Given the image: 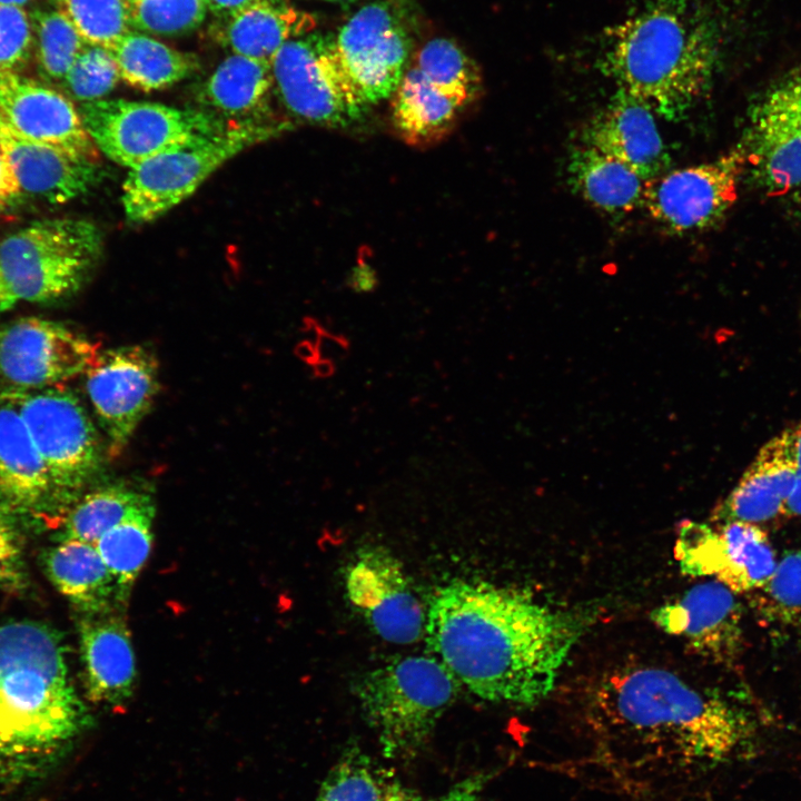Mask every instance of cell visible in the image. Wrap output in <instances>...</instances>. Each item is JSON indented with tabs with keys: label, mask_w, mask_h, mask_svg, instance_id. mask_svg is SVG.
<instances>
[{
	"label": "cell",
	"mask_w": 801,
	"mask_h": 801,
	"mask_svg": "<svg viewBox=\"0 0 801 801\" xmlns=\"http://www.w3.org/2000/svg\"><path fill=\"white\" fill-rule=\"evenodd\" d=\"M577 613L530 592L485 581L454 580L426 611L432 655L477 698L517 706L544 700L577 644Z\"/></svg>",
	"instance_id": "cell-1"
},
{
	"label": "cell",
	"mask_w": 801,
	"mask_h": 801,
	"mask_svg": "<svg viewBox=\"0 0 801 801\" xmlns=\"http://www.w3.org/2000/svg\"><path fill=\"white\" fill-rule=\"evenodd\" d=\"M586 711L594 730L632 750L635 760L675 771L728 763L755 732L736 704L651 665L605 672L589 691Z\"/></svg>",
	"instance_id": "cell-2"
},
{
	"label": "cell",
	"mask_w": 801,
	"mask_h": 801,
	"mask_svg": "<svg viewBox=\"0 0 801 801\" xmlns=\"http://www.w3.org/2000/svg\"><path fill=\"white\" fill-rule=\"evenodd\" d=\"M88 721L59 635L31 621L0 625V788L42 774Z\"/></svg>",
	"instance_id": "cell-3"
},
{
	"label": "cell",
	"mask_w": 801,
	"mask_h": 801,
	"mask_svg": "<svg viewBox=\"0 0 801 801\" xmlns=\"http://www.w3.org/2000/svg\"><path fill=\"white\" fill-rule=\"evenodd\" d=\"M715 27L686 0H652L606 37L604 71L655 116L679 121L711 87Z\"/></svg>",
	"instance_id": "cell-4"
},
{
	"label": "cell",
	"mask_w": 801,
	"mask_h": 801,
	"mask_svg": "<svg viewBox=\"0 0 801 801\" xmlns=\"http://www.w3.org/2000/svg\"><path fill=\"white\" fill-rule=\"evenodd\" d=\"M458 682L433 655H407L364 672L353 692L386 756L418 751L453 704Z\"/></svg>",
	"instance_id": "cell-5"
},
{
	"label": "cell",
	"mask_w": 801,
	"mask_h": 801,
	"mask_svg": "<svg viewBox=\"0 0 801 801\" xmlns=\"http://www.w3.org/2000/svg\"><path fill=\"white\" fill-rule=\"evenodd\" d=\"M102 235L82 218H47L0 240V266L18 300L52 303L78 291L102 253Z\"/></svg>",
	"instance_id": "cell-6"
},
{
	"label": "cell",
	"mask_w": 801,
	"mask_h": 801,
	"mask_svg": "<svg viewBox=\"0 0 801 801\" xmlns=\"http://www.w3.org/2000/svg\"><path fill=\"white\" fill-rule=\"evenodd\" d=\"M0 393L21 415L66 515L102 471L103 447L93 422L63 385Z\"/></svg>",
	"instance_id": "cell-7"
},
{
	"label": "cell",
	"mask_w": 801,
	"mask_h": 801,
	"mask_svg": "<svg viewBox=\"0 0 801 801\" xmlns=\"http://www.w3.org/2000/svg\"><path fill=\"white\" fill-rule=\"evenodd\" d=\"M284 120L231 121L220 134L155 156L131 168L122 185L127 218L152 221L189 197L226 161L281 134Z\"/></svg>",
	"instance_id": "cell-8"
},
{
	"label": "cell",
	"mask_w": 801,
	"mask_h": 801,
	"mask_svg": "<svg viewBox=\"0 0 801 801\" xmlns=\"http://www.w3.org/2000/svg\"><path fill=\"white\" fill-rule=\"evenodd\" d=\"M79 112L96 147L130 169L168 150L211 138L230 123L209 110L123 99L85 102Z\"/></svg>",
	"instance_id": "cell-9"
},
{
	"label": "cell",
	"mask_w": 801,
	"mask_h": 801,
	"mask_svg": "<svg viewBox=\"0 0 801 801\" xmlns=\"http://www.w3.org/2000/svg\"><path fill=\"white\" fill-rule=\"evenodd\" d=\"M271 72L286 109L313 125L346 126L367 110L344 70L333 34L309 32L288 41L274 57Z\"/></svg>",
	"instance_id": "cell-10"
},
{
	"label": "cell",
	"mask_w": 801,
	"mask_h": 801,
	"mask_svg": "<svg viewBox=\"0 0 801 801\" xmlns=\"http://www.w3.org/2000/svg\"><path fill=\"white\" fill-rule=\"evenodd\" d=\"M745 170L746 155L739 144L711 161L645 181L642 206L666 234L705 230L734 205Z\"/></svg>",
	"instance_id": "cell-11"
},
{
	"label": "cell",
	"mask_w": 801,
	"mask_h": 801,
	"mask_svg": "<svg viewBox=\"0 0 801 801\" xmlns=\"http://www.w3.org/2000/svg\"><path fill=\"white\" fill-rule=\"evenodd\" d=\"M99 347L66 325L22 317L0 326L2 390L46 388L86 374Z\"/></svg>",
	"instance_id": "cell-12"
},
{
	"label": "cell",
	"mask_w": 801,
	"mask_h": 801,
	"mask_svg": "<svg viewBox=\"0 0 801 801\" xmlns=\"http://www.w3.org/2000/svg\"><path fill=\"white\" fill-rule=\"evenodd\" d=\"M740 144L746 169L765 191L791 194L801 186V63L755 101Z\"/></svg>",
	"instance_id": "cell-13"
},
{
	"label": "cell",
	"mask_w": 801,
	"mask_h": 801,
	"mask_svg": "<svg viewBox=\"0 0 801 801\" xmlns=\"http://www.w3.org/2000/svg\"><path fill=\"white\" fill-rule=\"evenodd\" d=\"M674 555L685 575L713 577L736 594L761 586L778 563L767 533L759 524L743 521L719 523L715 527L684 522Z\"/></svg>",
	"instance_id": "cell-14"
},
{
	"label": "cell",
	"mask_w": 801,
	"mask_h": 801,
	"mask_svg": "<svg viewBox=\"0 0 801 801\" xmlns=\"http://www.w3.org/2000/svg\"><path fill=\"white\" fill-rule=\"evenodd\" d=\"M156 357L138 345L99 352L87 370L86 390L107 437L108 455L127 446L159 390Z\"/></svg>",
	"instance_id": "cell-15"
},
{
	"label": "cell",
	"mask_w": 801,
	"mask_h": 801,
	"mask_svg": "<svg viewBox=\"0 0 801 801\" xmlns=\"http://www.w3.org/2000/svg\"><path fill=\"white\" fill-rule=\"evenodd\" d=\"M347 596L383 640L411 644L425 634L426 611L403 563L382 545L359 548L346 574Z\"/></svg>",
	"instance_id": "cell-16"
},
{
	"label": "cell",
	"mask_w": 801,
	"mask_h": 801,
	"mask_svg": "<svg viewBox=\"0 0 801 801\" xmlns=\"http://www.w3.org/2000/svg\"><path fill=\"white\" fill-rule=\"evenodd\" d=\"M335 43L344 70L366 109L392 96L405 72L409 39L387 3L362 7L340 27Z\"/></svg>",
	"instance_id": "cell-17"
},
{
	"label": "cell",
	"mask_w": 801,
	"mask_h": 801,
	"mask_svg": "<svg viewBox=\"0 0 801 801\" xmlns=\"http://www.w3.org/2000/svg\"><path fill=\"white\" fill-rule=\"evenodd\" d=\"M736 593L718 580L693 585L655 607L651 620L694 653L731 665L743 650V614Z\"/></svg>",
	"instance_id": "cell-18"
},
{
	"label": "cell",
	"mask_w": 801,
	"mask_h": 801,
	"mask_svg": "<svg viewBox=\"0 0 801 801\" xmlns=\"http://www.w3.org/2000/svg\"><path fill=\"white\" fill-rule=\"evenodd\" d=\"M0 115L19 134L97 162L98 148L63 93L18 72L0 76Z\"/></svg>",
	"instance_id": "cell-19"
},
{
	"label": "cell",
	"mask_w": 801,
	"mask_h": 801,
	"mask_svg": "<svg viewBox=\"0 0 801 801\" xmlns=\"http://www.w3.org/2000/svg\"><path fill=\"white\" fill-rule=\"evenodd\" d=\"M654 116L643 101L617 89L607 105L587 120L582 144L620 160L644 181L654 179L671 165Z\"/></svg>",
	"instance_id": "cell-20"
},
{
	"label": "cell",
	"mask_w": 801,
	"mask_h": 801,
	"mask_svg": "<svg viewBox=\"0 0 801 801\" xmlns=\"http://www.w3.org/2000/svg\"><path fill=\"white\" fill-rule=\"evenodd\" d=\"M0 148L21 191L50 204L73 200L88 192L101 178L97 162L24 137L1 115Z\"/></svg>",
	"instance_id": "cell-21"
},
{
	"label": "cell",
	"mask_w": 801,
	"mask_h": 801,
	"mask_svg": "<svg viewBox=\"0 0 801 801\" xmlns=\"http://www.w3.org/2000/svg\"><path fill=\"white\" fill-rule=\"evenodd\" d=\"M80 656L87 696L117 706L127 702L137 678L130 631L123 614H88L79 625Z\"/></svg>",
	"instance_id": "cell-22"
},
{
	"label": "cell",
	"mask_w": 801,
	"mask_h": 801,
	"mask_svg": "<svg viewBox=\"0 0 801 801\" xmlns=\"http://www.w3.org/2000/svg\"><path fill=\"white\" fill-rule=\"evenodd\" d=\"M795 482L797 466L787 428L758 451L738 484L715 508L712 521L761 524L784 515Z\"/></svg>",
	"instance_id": "cell-23"
},
{
	"label": "cell",
	"mask_w": 801,
	"mask_h": 801,
	"mask_svg": "<svg viewBox=\"0 0 801 801\" xmlns=\"http://www.w3.org/2000/svg\"><path fill=\"white\" fill-rule=\"evenodd\" d=\"M0 502L38 514L59 506L46 465L16 406L0 393Z\"/></svg>",
	"instance_id": "cell-24"
},
{
	"label": "cell",
	"mask_w": 801,
	"mask_h": 801,
	"mask_svg": "<svg viewBox=\"0 0 801 801\" xmlns=\"http://www.w3.org/2000/svg\"><path fill=\"white\" fill-rule=\"evenodd\" d=\"M315 19L285 0H258L220 19L216 36L233 53L271 65L288 41L313 31Z\"/></svg>",
	"instance_id": "cell-25"
},
{
	"label": "cell",
	"mask_w": 801,
	"mask_h": 801,
	"mask_svg": "<svg viewBox=\"0 0 801 801\" xmlns=\"http://www.w3.org/2000/svg\"><path fill=\"white\" fill-rule=\"evenodd\" d=\"M46 568L58 591L87 614L120 612L127 604L92 544L60 538L46 556Z\"/></svg>",
	"instance_id": "cell-26"
},
{
	"label": "cell",
	"mask_w": 801,
	"mask_h": 801,
	"mask_svg": "<svg viewBox=\"0 0 801 801\" xmlns=\"http://www.w3.org/2000/svg\"><path fill=\"white\" fill-rule=\"evenodd\" d=\"M566 175L573 191L609 216L622 217L642 206L645 181L593 147L581 142L571 149Z\"/></svg>",
	"instance_id": "cell-27"
},
{
	"label": "cell",
	"mask_w": 801,
	"mask_h": 801,
	"mask_svg": "<svg viewBox=\"0 0 801 801\" xmlns=\"http://www.w3.org/2000/svg\"><path fill=\"white\" fill-rule=\"evenodd\" d=\"M461 110L415 67L404 72L392 93L393 128L404 142L416 148L444 140L453 131Z\"/></svg>",
	"instance_id": "cell-28"
},
{
	"label": "cell",
	"mask_w": 801,
	"mask_h": 801,
	"mask_svg": "<svg viewBox=\"0 0 801 801\" xmlns=\"http://www.w3.org/2000/svg\"><path fill=\"white\" fill-rule=\"evenodd\" d=\"M273 87L270 63L233 53L207 79L201 97L214 113L230 122L265 120L260 116Z\"/></svg>",
	"instance_id": "cell-29"
},
{
	"label": "cell",
	"mask_w": 801,
	"mask_h": 801,
	"mask_svg": "<svg viewBox=\"0 0 801 801\" xmlns=\"http://www.w3.org/2000/svg\"><path fill=\"white\" fill-rule=\"evenodd\" d=\"M120 79L142 91L160 90L190 77L197 58L178 51L138 30H130L107 48Z\"/></svg>",
	"instance_id": "cell-30"
},
{
	"label": "cell",
	"mask_w": 801,
	"mask_h": 801,
	"mask_svg": "<svg viewBox=\"0 0 801 801\" xmlns=\"http://www.w3.org/2000/svg\"><path fill=\"white\" fill-rule=\"evenodd\" d=\"M155 513V501L150 497L95 543L126 603L150 555Z\"/></svg>",
	"instance_id": "cell-31"
},
{
	"label": "cell",
	"mask_w": 801,
	"mask_h": 801,
	"mask_svg": "<svg viewBox=\"0 0 801 801\" xmlns=\"http://www.w3.org/2000/svg\"><path fill=\"white\" fill-rule=\"evenodd\" d=\"M150 497L148 490L128 482L108 483L86 492L66 513L60 538L95 545L103 533Z\"/></svg>",
	"instance_id": "cell-32"
},
{
	"label": "cell",
	"mask_w": 801,
	"mask_h": 801,
	"mask_svg": "<svg viewBox=\"0 0 801 801\" xmlns=\"http://www.w3.org/2000/svg\"><path fill=\"white\" fill-rule=\"evenodd\" d=\"M414 67L462 109L481 92L479 69L452 40L428 41L417 53Z\"/></svg>",
	"instance_id": "cell-33"
},
{
	"label": "cell",
	"mask_w": 801,
	"mask_h": 801,
	"mask_svg": "<svg viewBox=\"0 0 801 801\" xmlns=\"http://www.w3.org/2000/svg\"><path fill=\"white\" fill-rule=\"evenodd\" d=\"M758 619L765 627L783 631L801 622V551L787 552L770 577L750 592Z\"/></svg>",
	"instance_id": "cell-34"
},
{
	"label": "cell",
	"mask_w": 801,
	"mask_h": 801,
	"mask_svg": "<svg viewBox=\"0 0 801 801\" xmlns=\"http://www.w3.org/2000/svg\"><path fill=\"white\" fill-rule=\"evenodd\" d=\"M33 53L40 72L55 81H62L85 46L72 23L57 9L30 12Z\"/></svg>",
	"instance_id": "cell-35"
},
{
	"label": "cell",
	"mask_w": 801,
	"mask_h": 801,
	"mask_svg": "<svg viewBox=\"0 0 801 801\" xmlns=\"http://www.w3.org/2000/svg\"><path fill=\"white\" fill-rule=\"evenodd\" d=\"M89 44L109 48L132 30L125 0H50Z\"/></svg>",
	"instance_id": "cell-36"
},
{
	"label": "cell",
	"mask_w": 801,
	"mask_h": 801,
	"mask_svg": "<svg viewBox=\"0 0 801 801\" xmlns=\"http://www.w3.org/2000/svg\"><path fill=\"white\" fill-rule=\"evenodd\" d=\"M131 27L162 37H179L196 30L205 20L204 0H125Z\"/></svg>",
	"instance_id": "cell-37"
},
{
	"label": "cell",
	"mask_w": 801,
	"mask_h": 801,
	"mask_svg": "<svg viewBox=\"0 0 801 801\" xmlns=\"http://www.w3.org/2000/svg\"><path fill=\"white\" fill-rule=\"evenodd\" d=\"M119 79L110 51L85 43L61 82L69 96L85 103L103 99Z\"/></svg>",
	"instance_id": "cell-38"
},
{
	"label": "cell",
	"mask_w": 801,
	"mask_h": 801,
	"mask_svg": "<svg viewBox=\"0 0 801 801\" xmlns=\"http://www.w3.org/2000/svg\"><path fill=\"white\" fill-rule=\"evenodd\" d=\"M384 792L368 760L353 752L328 773L317 801H382Z\"/></svg>",
	"instance_id": "cell-39"
},
{
	"label": "cell",
	"mask_w": 801,
	"mask_h": 801,
	"mask_svg": "<svg viewBox=\"0 0 801 801\" xmlns=\"http://www.w3.org/2000/svg\"><path fill=\"white\" fill-rule=\"evenodd\" d=\"M33 53L30 14L22 7L0 4V76L18 72Z\"/></svg>",
	"instance_id": "cell-40"
},
{
	"label": "cell",
	"mask_w": 801,
	"mask_h": 801,
	"mask_svg": "<svg viewBox=\"0 0 801 801\" xmlns=\"http://www.w3.org/2000/svg\"><path fill=\"white\" fill-rule=\"evenodd\" d=\"M23 582V562L13 527L0 515V587H19Z\"/></svg>",
	"instance_id": "cell-41"
},
{
	"label": "cell",
	"mask_w": 801,
	"mask_h": 801,
	"mask_svg": "<svg viewBox=\"0 0 801 801\" xmlns=\"http://www.w3.org/2000/svg\"><path fill=\"white\" fill-rule=\"evenodd\" d=\"M792 454L797 466V482L787 503L785 516H801V422L788 428Z\"/></svg>",
	"instance_id": "cell-42"
},
{
	"label": "cell",
	"mask_w": 801,
	"mask_h": 801,
	"mask_svg": "<svg viewBox=\"0 0 801 801\" xmlns=\"http://www.w3.org/2000/svg\"><path fill=\"white\" fill-rule=\"evenodd\" d=\"M22 195L16 174L0 148V209L8 207Z\"/></svg>",
	"instance_id": "cell-43"
},
{
	"label": "cell",
	"mask_w": 801,
	"mask_h": 801,
	"mask_svg": "<svg viewBox=\"0 0 801 801\" xmlns=\"http://www.w3.org/2000/svg\"><path fill=\"white\" fill-rule=\"evenodd\" d=\"M316 347L319 357L336 363L347 356L350 345L345 336L324 329Z\"/></svg>",
	"instance_id": "cell-44"
},
{
	"label": "cell",
	"mask_w": 801,
	"mask_h": 801,
	"mask_svg": "<svg viewBox=\"0 0 801 801\" xmlns=\"http://www.w3.org/2000/svg\"><path fill=\"white\" fill-rule=\"evenodd\" d=\"M487 778L483 774L469 777L455 784L438 801H476Z\"/></svg>",
	"instance_id": "cell-45"
},
{
	"label": "cell",
	"mask_w": 801,
	"mask_h": 801,
	"mask_svg": "<svg viewBox=\"0 0 801 801\" xmlns=\"http://www.w3.org/2000/svg\"><path fill=\"white\" fill-rule=\"evenodd\" d=\"M212 14L219 19L228 18L248 6L257 2L258 0H204Z\"/></svg>",
	"instance_id": "cell-46"
},
{
	"label": "cell",
	"mask_w": 801,
	"mask_h": 801,
	"mask_svg": "<svg viewBox=\"0 0 801 801\" xmlns=\"http://www.w3.org/2000/svg\"><path fill=\"white\" fill-rule=\"evenodd\" d=\"M17 301L18 299L10 290L0 266V316L10 310Z\"/></svg>",
	"instance_id": "cell-47"
},
{
	"label": "cell",
	"mask_w": 801,
	"mask_h": 801,
	"mask_svg": "<svg viewBox=\"0 0 801 801\" xmlns=\"http://www.w3.org/2000/svg\"><path fill=\"white\" fill-rule=\"evenodd\" d=\"M382 801H415V799L399 784L393 783L385 787Z\"/></svg>",
	"instance_id": "cell-48"
},
{
	"label": "cell",
	"mask_w": 801,
	"mask_h": 801,
	"mask_svg": "<svg viewBox=\"0 0 801 801\" xmlns=\"http://www.w3.org/2000/svg\"><path fill=\"white\" fill-rule=\"evenodd\" d=\"M314 370L316 376L320 378L332 377L336 372V363L330 359L319 357L314 363Z\"/></svg>",
	"instance_id": "cell-49"
},
{
	"label": "cell",
	"mask_w": 801,
	"mask_h": 801,
	"mask_svg": "<svg viewBox=\"0 0 801 801\" xmlns=\"http://www.w3.org/2000/svg\"><path fill=\"white\" fill-rule=\"evenodd\" d=\"M795 211L801 219V186L791 192Z\"/></svg>",
	"instance_id": "cell-50"
},
{
	"label": "cell",
	"mask_w": 801,
	"mask_h": 801,
	"mask_svg": "<svg viewBox=\"0 0 801 801\" xmlns=\"http://www.w3.org/2000/svg\"><path fill=\"white\" fill-rule=\"evenodd\" d=\"M33 0H0V4L23 7Z\"/></svg>",
	"instance_id": "cell-51"
},
{
	"label": "cell",
	"mask_w": 801,
	"mask_h": 801,
	"mask_svg": "<svg viewBox=\"0 0 801 801\" xmlns=\"http://www.w3.org/2000/svg\"><path fill=\"white\" fill-rule=\"evenodd\" d=\"M323 1H328V2H352V1H355V0H323Z\"/></svg>",
	"instance_id": "cell-52"
}]
</instances>
